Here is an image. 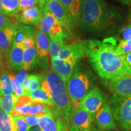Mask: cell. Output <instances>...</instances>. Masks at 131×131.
<instances>
[{
    "instance_id": "33",
    "label": "cell",
    "mask_w": 131,
    "mask_h": 131,
    "mask_svg": "<svg viewBox=\"0 0 131 131\" xmlns=\"http://www.w3.org/2000/svg\"><path fill=\"white\" fill-rule=\"evenodd\" d=\"M15 122L17 131H29L30 127L23 117H13Z\"/></svg>"
},
{
    "instance_id": "7",
    "label": "cell",
    "mask_w": 131,
    "mask_h": 131,
    "mask_svg": "<svg viewBox=\"0 0 131 131\" xmlns=\"http://www.w3.org/2000/svg\"><path fill=\"white\" fill-rule=\"evenodd\" d=\"M107 95L98 88H95L82 100L80 104L95 119L96 114L105 104Z\"/></svg>"
},
{
    "instance_id": "34",
    "label": "cell",
    "mask_w": 131,
    "mask_h": 131,
    "mask_svg": "<svg viewBox=\"0 0 131 131\" xmlns=\"http://www.w3.org/2000/svg\"><path fill=\"white\" fill-rule=\"evenodd\" d=\"M23 118L25 119L29 126L30 127L36 126L38 125L41 116L40 115H27V116H22Z\"/></svg>"
},
{
    "instance_id": "14",
    "label": "cell",
    "mask_w": 131,
    "mask_h": 131,
    "mask_svg": "<svg viewBox=\"0 0 131 131\" xmlns=\"http://www.w3.org/2000/svg\"><path fill=\"white\" fill-rule=\"evenodd\" d=\"M93 118L80 104L76 109L73 107L70 115V122L80 131H91Z\"/></svg>"
},
{
    "instance_id": "22",
    "label": "cell",
    "mask_w": 131,
    "mask_h": 131,
    "mask_svg": "<svg viewBox=\"0 0 131 131\" xmlns=\"http://www.w3.org/2000/svg\"><path fill=\"white\" fill-rule=\"evenodd\" d=\"M36 64H37V53L35 46L26 49L24 52L23 69L27 71H30Z\"/></svg>"
},
{
    "instance_id": "11",
    "label": "cell",
    "mask_w": 131,
    "mask_h": 131,
    "mask_svg": "<svg viewBox=\"0 0 131 131\" xmlns=\"http://www.w3.org/2000/svg\"><path fill=\"white\" fill-rule=\"evenodd\" d=\"M44 7L53 15L65 32L71 37L72 35V30L70 27L69 20L64 8L60 0H46Z\"/></svg>"
},
{
    "instance_id": "46",
    "label": "cell",
    "mask_w": 131,
    "mask_h": 131,
    "mask_svg": "<svg viewBox=\"0 0 131 131\" xmlns=\"http://www.w3.org/2000/svg\"><path fill=\"white\" fill-rule=\"evenodd\" d=\"M30 131H41V130L39 127H35L33 129H31Z\"/></svg>"
},
{
    "instance_id": "24",
    "label": "cell",
    "mask_w": 131,
    "mask_h": 131,
    "mask_svg": "<svg viewBox=\"0 0 131 131\" xmlns=\"http://www.w3.org/2000/svg\"><path fill=\"white\" fill-rule=\"evenodd\" d=\"M0 131H17L12 115L5 112L0 107Z\"/></svg>"
},
{
    "instance_id": "44",
    "label": "cell",
    "mask_w": 131,
    "mask_h": 131,
    "mask_svg": "<svg viewBox=\"0 0 131 131\" xmlns=\"http://www.w3.org/2000/svg\"><path fill=\"white\" fill-rule=\"evenodd\" d=\"M40 1V6L41 7H42V9H44V6H45V4L46 3V0H38Z\"/></svg>"
},
{
    "instance_id": "41",
    "label": "cell",
    "mask_w": 131,
    "mask_h": 131,
    "mask_svg": "<svg viewBox=\"0 0 131 131\" xmlns=\"http://www.w3.org/2000/svg\"><path fill=\"white\" fill-rule=\"evenodd\" d=\"M115 1L125 5H128V6L131 5V0H115Z\"/></svg>"
},
{
    "instance_id": "18",
    "label": "cell",
    "mask_w": 131,
    "mask_h": 131,
    "mask_svg": "<svg viewBox=\"0 0 131 131\" xmlns=\"http://www.w3.org/2000/svg\"><path fill=\"white\" fill-rule=\"evenodd\" d=\"M51 65L52 70L60 75L66 82L72 74L75 68V66L58 58L51 60Z\"/></svg>"
},
{
    "instance_id": "30",
    "label": "cell",
    "mask_w": 131,
    "mask_h": 131,
    "mask_svg": "<svg viewBox=\"0 0 131 131\" xmlns=\"http://www.w3.org/2000/svg\"><path fill=\"white\" fill-rule=\"evenodd\" d=\"M115 52L118 55H125L131 52V40H122L115 47Z\"/></svg>"
},
{
    "instance_id": "8",
    "label": "cell",
    "mask_w": 131,
    "mask_h": 131,
    "mask_svg": "<svg viewBox=\"0 0 131 131\" xmlns=\"http://www.w3.org/2000/svg\"><path fill=\"white\" fill-rule=\"evenodd\" d=\"M35 47L37 53V64L44 71L49 66V54L50 40L45 32L37 27L35 30Z\"/></svg>"
},
{
    "instance_id": "28",
    "label": "cell",
    "mask_w": 131,
    "mask_h": 131,
    "mask_svg": "<svg viewBox=\"0 0 131 131\" xmlns=\"http://www.w3.org/2000/svg\"><path fill=\"white\" fill-rule=\"evenodd\" d=\"M4 14L15 16L18 14L19 0H1Z\"/></svg>"
},
{
    "instance_id": "47",
    "label": "cell",
    "mask_w": 131,
    "mask_h": 131,
    "mask_svg": "<svg viewBox=\"0 0 131 131\" xmlns=\"http://www.w3.org/2000/svg\"><path fill=\"white\" fill-rule=\"evenodd\" d=\"M92 131H101V130H96V129H94V130H92Z\"/></svg>"
},
{
    "instance_id": "16",
    "label": "cell",
    "mask_w": 131,
    "mask_h": 131,
    "mask_svg": "<svg viewBox=\"0 0 131 131\" xmlns=\"http://www.w3.org/2000/svg\"><path fill=\"white\" fill-rule=\"evenodd\" d=\"M15 16L18 23L37 26L40 23L43 17V9L40 5H38L30 9L24 10Z\"/></svg>"
},
{
    "instance_id": "10",
    "label": "cell",
    "mask_w": 131,
    "mask_h": 131,
    "mask_svg": "<svg viewBox=\"0 0 131 131\" xmlns=\"http://www.w3.org/2000/svg\"><path fill=\"white\" fill-rule=\"evenodd\" d=\"M85 56L86 52L84 42V41H81L65 45L60 50L58 59L76 66Z\"/></svg>"
},
{
    "instance_id": "43",
    "label": "cell",
    "mask_w": 131,
    "mask_h": 131,
    "mask_svg": "<svg viewBox=\"0 0 131 131\" xmlns=\"http://www.w3.org/2000/svg\"><path fill=\"white\" fill-rule=\"evenodd\" d=\"M69 131H80V130L77 128V127L73 125L72 124V125L70 126Z\"/></svg>"
},
{
    "instance_id": "29",
    "label": "cell",
    "mask_w": 131,
    "mask_h": 131,
    "mask_svg": "<svg viewBox=\"0 0 131 131\" xmlns=\"http://www.w3.org/2000/svg\"><path fill=\"white\" fill-rule=\"evenodd\" d=\"M65 41H50L49 47V54L51 60L58 59L60 50L64 46L66 45Z\"/></svg>"
},
{
    "instance_id": "36",
    "label": "cell",
    "mask_w": 131,
    "mask_h": 131,
    "mask_svg": "<svg viewBox=\"0 0 131 131\" xmlns=\"http://www.w3.org/2000/svg\"><path fill=\"white\" fill-rule=\"evenodd\" d=\"M121 35L122 40H131V22L122 29Z\"/></svg>"
},
{
    "instance_id": "5",
    "label": "cell",
    "mask_w": 131,
    "mask_h": 131,
    "mask_svg": "<svg viewBox=\"0 0 131 131\" xmlns=\"http://www.w3.org/2000/svg\"><path fill=\"white\" fill-rule=\"evenodd\" d=\"M109 104L115 120L124 131H131V95L123 97L114 94Z\"/></svg>"
},
{
    "instance_id": "19",
    "label": "cell",
    "mask_w": 131,
    "mask_h": 131,
    "mask_svg": "<svg viewBox=\"0 0 131 131\" xmlns=\"http://www.w3.org/2000/svg\"><path fill=\"white\" fill-rule=\"evenodd\" d=\"M62 118L59 117L52 111L40 117L39 127L41 131H58L59 124Z\"/></svg>"
},
{
    "instance_id": "1",
    "label": "cell",
    "mask_w": 131,
    "mask_h": 131,
    "mask_svg": "<svg viewBox=\"0 0 131 131\" xmlns=\"http://www.w3.org/2000/svg\"><path fill=\"white\" fill-rule=\"evenodd\" d=\"M122 10L103 0H84L80 26L96 36L112 35L123 21Z\"/></svg>"
},
{
    "instance_id": "15",
    "label": "cell",
    "mask_w": 131,
    "mask_h": 131,
    "mask_svg": "<svg viewBox=\"0 0 131 131\" xmlns=\"http://www.w3.org/2000/svg\"><path fill=\"white\" fill-rule=\"evenodd\" d=\"M95 123L99 128L104 130H112L117 127L112 110L109 103H106L96 114Z\"/></svg>"
},
{
    "instance_id": "45",
    "label": "cell",
    "mask_w": 131,
    "mask_h": 131,
    "mask_svg": "<svg viewBox=\"0 0 131 131\" xmlns=\"http://www.w3.org/2000/svg\"><path fill=\"white\" fill-rule=\"evenodd\" d=\"M0 12H1L3 14H4V9H3V5H2V2H1V0H0Z\"/></svg>"
},
{
    "instance_id": "40",
    "label": "cell",
    "mask_w": 131,
    "mask_h": 131,
    "mask_svg": "<svg viewBox=\"0 0 131 131\" xmlns=\"http://www.w3.org/2000/svg\"><path fill=\"white\" fill-rule=\"evenodd\" d=\"M125 59L127 63L131 67V52L127 53L126 55H125Z\"/></svg>"
},
{
    "instance_id": "32",
    "label": "cell",
    "mask_w": 131,
    "mask_h": 131,
    "mask_svg": "<svg viewBox=\"0 0 131 131\" xmlns=\"http://www.w3.org/2000/svg\"><path fill=\"white\" fill-rule=\"evenodd\" d=\"M40 5L38 0H19L18 12Z\"/></svg>"
},
{
    "instance_id": "27",
    "label": "cell",
    "mask_w": 131,
    "mask_h": 131,
    "mask_svg": "<svg viewBox=\"0 0 131 131\" xmlns=\"http://www.w3.org/2000/svg\"><path fill=\"white\" fill-rule=\"evenodd\" d=\"M14 94L9 74L3 72L0 74V94L1 96Z\"/></svg>"
},
{
    "instance_id": "35",
    "label": "cell",
    "mask_w": 131,
    "mask_h": 131,
    "mask_svg": "<svg viewBox=\"0 0 131 131\" xmlns=\"http://www.w3.org/2000/svg\"><path fill=\"white\" fill-rule=\"evenodd\" d=\"M35 37L27 38L25 39L24 41H23L21 43L18 44V45H16L19 46L21 47L22 48H23L24 50L35 47ZM14 45H15V44H14Z\"/></svg>"
},
{
    "instance_id": "3",
    "label": "cell",
    "mask_w": 131,
    "mask_h": 131,
    "mask_svg": "<svg viewBox=\"0 0 131 131\" xmlns=\"http://www.w3.org/2000/svg\"><path fill=\"white\" fill-rule=\"evenodd\" d=\"M41 88L52 98L55 105L53 113L66 122H70L73 106L67 91L66 81L51 70L42 75Z\"/></svg>"
},
{
    "instance_id": "25",
    "label": "cell",
    "mask_w": 131,
    "mask_h": 131,
    "mask_svg": "<svg viewBox=\"0 0 131 131\" xmlns=\"http://www.w3.org/2000/svg\"><path fill=\"white\" fill-rule=\"evenodd\" d=\"M18 98L15 94L0 96V107L5 112L11 115Z\"/></svg>"
},
{
    "instance_id": "23",
    "label": "cell",
    "mask_w": 131,
    "mask_h": 131,
    "mask_svg": "<svg viewBox=\"0 0 131 131\" xmlns=\"http://www.w3.org/2000/svg\"><path fill=\"white\" fill-rule=\"evenodd\" d=\"M24 95H27L32 100H35L45 103L50 106V107L54 108V107H55L52 98L49 96V95L41 88L35 90H32V91L24 92Z\"/></svg>"
},
{
    "instance_id": "42",
    "label": "cell",
    "mask_w": 131,
    "mask_h": 131,
    "mask_svg": "<svg viewBox=\"0 0 131 131\" xmlns=\"http://www.w3.org/2000/svg\"><path fill=\"white\" fill-rule=\"evenodd\" d=\"M3 70V57L1 53H0V73L2 72Z\"/></svg>"
},
{
    "instance_id": "39",
    "label": "cell",
    "mask_w": 131,
    "mask_h": 131,
    "mask_svg": "<svg viewBox=\"0 0 131 131\" xmlns=\"http://www.w3.org/2000/svg\"><path fill=\"white\" fill-rule=\"evenodd\" d=\"M68 122L64 119H61L59 124L58 131H68Z\"/></svg>"
},
{
    "instance_id": "37",
    "label": "cell",
    "mask_w": 131,
    "mask_h": 131,
    "mask_svg": "<svg viewBox=\"0 0 131 131\" xmlns=\"http://www.w3.org/2000/svg\"><path fill=\"white\" fill-rule=\"evenodd\" d=\"M10 19L7 17L6 15L0 12V29L4 28V27H8L14 24Z\"/></svg>"
},
{
    "instance_id": "21",
    "label": "cell",
    "mask_w": 131,
    "mask_h": 131,
    "mask_svg": "<svg viewBox=\"0 0 131 131\" xmlns=\"http://www.w3.org/2000/svg\"><path fill=\"white\" fill-rule=\"evenodd\" d=\"M35 30H34V27L17 23L16 35L13 44L18 45L27 38L35 37Z\"/></svg>"
},
{
    "instance_id": "4",
    "label": "cell",
    "mask_w": 131,
    "mask_h": 131,
    "mask_svg": "<svg viewBox=\"0 0 131 131\" xmlns=\"http://www.w3.org/2000/svg\"><path fill=\"white\" fill-rule=\"evenodd\" d=\"M66 83L70 102L75 109L79 106L83 98L94 89V83L88 73L78 68H75Z\"/></svg>"
},
{
    "instance_id": "20",
    "label": "cell",
    "mask_w": 131,
    "mask_h": 131,
    "mask_svg": "<svg viewBox=\"0 0 131 131\" xmlns=\"http://www.w3.org/2000/svg\"><path fill=\"white\" fill-rule=\"evenodd\" d=\"M24 49L22 47L13 44L9 55V63L12 68L16 72L23 69V62Z\"/></svg>"
},
{
    "instance_id": "26",
    "label": "cell",
    "mask_w": 131,
    "mask_h": 131,
    "mask_svg": "<svg viewBox=\"0 0 131 131\" xmlns=\"http://www.w3.org/2000/svg\"><path fill=\"white\" fill-rule=\"evenodd\" d=\"M42 75L40 74L29 75L21 84L24 92L32 91L41 88Z\"/></svg>"
},
{
    "instance_id": "12",
    "label": "cell",
    "mask_w": 131,
    "mask_h": 131,
    "mask_svg": "<svg viewBox=\"0 0 131 131\" xmlns=\"http://www.w3.org/2000/svg\"><path fill=\"white\" fill-rule=\"evenodd\" d=\"M107 87L114 94L119 96L131 95V73H124L108 80Z\"/></svg>"
},
{
    "instance_id": "6",
    "label": "cell",
    "mask_w": 131,
    "mask_h": 131,
    "mask_svg": "<svg viewBox=\"0 0 131 131\" xmlns=\"http://www.w3.org/2000/svg\"><path fill=\"white\" fill-rule=\"evenodd\" d=\"M38 27L48 36L50 41H66L70 37L57 19L45 7L43 9V17Z\"/></svg>"
},
{
    "instance_id": "2",
    "label": "cell",
    "mask_w": 131,
    "mask_h": 131,
    "mask_svg": "<svg viewBox=\"0 0 131 131\" xmlns=\"http://www.w3.org/2000/svg\"><path fill=\"white\" fill-rule=\"evenodd\" d=\"M86 56L95 71L101 78L110 80L124 73H131L125 55H118L115 46L106 41H84Z\"/></svg>"
},
{
    "instance_id": "48",
    "label": "cell",
    "mask_w": 131,
    "mask_h": 131,
    "mask_svg": "<svg viewBox=\"0 0 131 131\" xmlns=\"http://www.w3.org/2000/svg\"><path fill=\"white\" fill-rule=\"evenodd\" d=\"M0 96H1V94H0Z\"/></svg>"
},
{
    "instance_id": "13",
    "label": "cell",
    "mask_w": 131,
    "mask_h": 131,
    "mask_svg": "<svg viewBox=\"0 0 131 131\" xmlns=\"http://www.w3.org/2000/svg\"><path fill=\"white\" fill-rule=\"evenodd\" d=\"M68 15L72 30L80 26L84 0H60Z\"/></svg>"
},
{
    "instance_id": "17",
    "label": "cell",
    "mask_w": 131,
    "mask_h": 131,
    "mask_svg": "<svg viewBox=\"0 0 131 131\" xmlns=\"http://www.w3.org/2000/svg\"><path fill=\"white\" fill-rule=\"evenodd\" d=\"M17 23L0 29V53L6 58L9 57V52L15 40Z\"/></svg>"
},
{
    "instance_id": "31",
    "label": "cell",
    "mask_w": 131,
    "mask_h": 131,
    "mask_svg": "<svg viewBox=\"0 0 131 131\" xmlns=\"http://www.w3.org/2000/svg\"><path fill=\"white\" fill-rule=\"evenodd\" d=\"M9 76L11 80V84H12V89L14 90V94L18 96L23 95L24 94V90L21 84H20L18 81V80L16 79L15 75L12 73V74H9Z\"/></svg>"
},
{
    "instance_id": "9",
    "label": "cell",
    "mask_w": 131,
    "mask_h": 131,
    "mask_svg": "<svg viewBox=\"0 0 131 131\" xmlns=\"http://www.w3.org/2000/svg\"><path fill=\"white\" fill-rule=\"evenodd\" d=\"M51 111V107L47 104L31 98L25 104L14 107L11 115L13 117L27 115H40L42 117Z\"/></svg>"
},
{
    "instance_id": "38",
    "label": "cell",
    "mask_w": 131,
    "mask_h": 131,
    "mask_svg": "<svg viewBox=\"0 0 131 131\" xmlns=\"http://www.w3.org/2000/svg\"><path fill=\"white\" fill-rule=\"evenodd\" d=\"M27 76H28L27 71L23 69L20 71H19V73L17 75H15V78L20 84H22L24 80H26V78L27 77Z\"/></svg>"
}]
</instances>
